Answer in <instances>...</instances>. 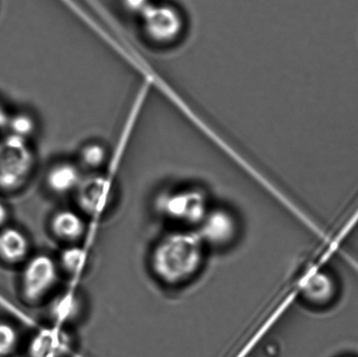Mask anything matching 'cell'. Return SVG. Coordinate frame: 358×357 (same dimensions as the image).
<instances>
[{
  "mask_svg": "<svg viewBox=\"0 0 358 357\" xmlns=\"http://www.w3.org/2000/svg\"><path fill=\"white\" fill-rule=\"evenodd\" d=\"M206 248L196 231H174L161 238L153 247L150 268L164 284H185L201 271Z\"/></svg>",
  "mask_w": 358,
  "mask_h": 357,
  "instance_id": "1",
  "label": "cell"
},
{
  "mask_svg": "<svg viewBox=\"0 0 358 357\" xmlns=\"http://www.w3.org/2000/svg\"><path fill=\"white\" fill-rule=\"evenodd\" d=\"M155 205L164 218L189 228H196L212 207L205 189L196 185L161 192Z\"/></svg>",
  "mask_w": 358,
  "mask_h": 357,
  "instance_id": "2",
  "label": "cell"
},
{
  "mask_svg": "<svg viewBox=\"0 0 358 357\" xmlns=\"http://www.w3.org/2000/svg\"><path fill=\"white\" fill-rule=\"evenodd\" d=\"M30 141L7 135L0 141V189L16 191L29 181L36 166Z\"/></svg>",
  "mask_w": 358,
  "mask_h": 357,
  "instance_id": "3",
  "label": "cell"
},
{
  "mask_svg": "<svg viewBox=\"0 0 358 357\" xmlns=\"http://www.w3.org/2000/svg\"><path fill=\"white\" fill-rule=\"evenodd\" d=\"M140 17L145 36L159 45L178 43L187 27L185 14L171 3L153 2Z\"/></svg>",
  "mask_w": 358,
  "mask_h": 357,
  "instance_id": "4",
  "label": "cell"
},
{
  "mask_svg": "<svg viewBox=\"0 0 358 357\" xmlns=\"http://www.w3.org/2000/svg\"><path fill=\"white\" fill-rule=\"evenodd\" d=\"M59 278V265L50 255L38 254L28 258L21 276L24 298L36 303L55 288Z\"/></svg>",
  "mask_w": 358,
  "mask_h": 357,
  "instance_id": "5",
  "label": "cell"
},
{
  "mask_svg": "<svg viewBox=\"0 0 358 357\" xmlns=\"http://www.w3.org/2000/svg\"><path fill=\"white\" fill-rule=\"evenodd\" d=\"M196 232L206 247L221 249L236 241L240 228L237 217L230 210L210 207Z\"/></svg>",
  "mask_w": 358,
  "mask_h": 357,
  "instance_id": "6",
  "label": "cell"
},
{
  "mask_svg": "<svg viewBox=\"0 0 358 357\" xmlns=\"http://www.w3.org/2000/svg\"><path fill=\"white\" fill-rule=\"evenodd\" d=\"M79 208L90 217L103 215L112 203L114 187L110 178L100 173L85 175L75 192Z\"/></svg>",
  "mask_w": 358,
  "mask_h": 357,
  "instance_id": "7",
  "label": "cell"
},
{
  "mask_svg": "<svg viewBox=\"0 0 358 357\" xmlns=\"http://www.w3.org/2000/svg\"><path fill=\"white\" fill-rule=\"evenodd\" d=\"M338 293L335 276L322 269L308 272L301 286L303 302L315 309H325L335 302Z\"/></svg>",
  "mask_w": 358,
  "mask_h": 357,
  "instance_id": "8",
  "label": "cell"
},
{
  "mask_svg": "<svg viewBox=\"0 0 358 357\" xmlns=\"http://www.w3.org/2000/svg\"><path fill=\"white\" fill-rule=\"evenodd\" d=\"M71 337L62 327L43 328L34 335L28 346L29 357H64L71 348Z\"/></svg>",
  "mask_w": 358,
  "mask_h": 357,
  "instance_id": "9",
  "label": "cell"
},
{
  "mask_svg": "<svg viewBox=\"0 0 358 357\" xmlns=\"http://www.w3.org/2000/svg\"><path fill=\"white\" fill-rule=\"evenodd\" d=\"M85 174L78 163L69 160L52 164L45 173V184L55 195L75 194Z\"/></svg>",
  "mask_w": 358,
  "mask_h": 357,
  "instance_id": "10",
  "label": "cell"
},
{
  "mask_svg": "<svg viewBox=\"0 0 358 357\" xmlns=\"http://www.w3.org/2000/svg\"><path fill=\"white\" fill-rule=\"evenodd\" d=\"M50 228L58 240L75 244L84 236L87 226L80 213L70 209H62L52 217Z\"/></svg>",
  "mask_w": 358,
  "mask_h": 357,
  "instance_id": "11",
  "label": "cell"
},
{
  "mask_svg": "<svg viewBox=\"0 0 358 357\" xmlns=\"http://www.w3.org/2000/svg\"><path fill=\"white\" fill-rule=\"evenodd\" d=\"M30 242L22 231L15 227L0 230V258L10 264H19L28 258Z\"/></svg>",
  "mask_w": 358,
  "mask_h": 357,
  "instance_id": "12",
  "label": "cell"
},
{
  "mask_svg": "<svg viewBox=\"0 0 358 357\" xmlns=\"http://www.w3.org/2000/svg\"><path fill=\"white\" fill-rule=\"evenodd\" d=\"M49 311L57 326H65L78 319L82 314V299L78 293L68 290L52 300Z\"/></svg>",
  "mask_w": 358,
  "mask_h": 357,
  "instance_id": "13",
  "label": "cell"
},
{
  "mask_svg": "<svg viewBox=\"0 0 358 357\" xmlns=\"http://www.w3.org/2000/svg\"><path fill=\"white\" fill-rule=\"evenodd\" d=\"M108 152L103 143L92 142L83 145L80 150L78 163L83 168L97 173L107 163Z\"/></svg>",
  "mask_w": 358,
  "mask_h": 357,
  "instance_id": "14",
  "label": "cell"
},
{
  "mask_svg": "<svg viewBox=\"0 0 358 357\" xmlns=\"http://www.w3.org/2000/svg\"><path fill=\"white\" fill-rule=\"evenodd\" d=\"M87 254L84 248L72 244L65 248L59 255V265L66 274L78 275L85 270Z\"/></svg>",
  "mask_w": 358,
  "mask_h": 357,
  "instance_id": "15",
  "label": "cell"
},
{
  "mask_svg": "<svg viewBox=\"0 0 358 357\" xmlns=\"http://www.w3.org/2000/svg\"><path fill=\"white\" fill-rule=\"evenodd\" d=\"M36 119L28 112H19L10 115L7 131L8 134L30 141L37 131Z\"/></svg>",
  "mask_w": 358,
  "mask_h": 357,
  "instance_id": "16",
  "label": "cell"
},
{
  "mask_svg": "<svg viewBox=\"0 0 358 357\" xmlns=\"http://www.w3.org/2000/svg\"><path fill=\"white\" fill-rule=\"evenodd\" d=\"M17 328L7 321H0V357L12 355L19 344Z\"/></svg>",
  "mask_w": 358,
  "mask_h": 357,
  "instance_id": "17",
  "label": "cell"
},
{
  "mask_svg": "<svg viewBox=\"0 0 358 357\" xmlns=\"http://www.w3.org/2000/svg\"><path fill=\"white\" fill-rule=\"evenodd\" d=\"M152 3V0H122V6L128 13L138 16H141Z\"/></svg>",
  "mask_w": 358,
  "mask_h": 357,
  "instance_id": "18",
  "label": "cell"
},
{
  "mask_svg": "<svg viewBox=\"0 0 358 357\" xmlns=\"http://www.w3.org/2000/svg\"><path fill=\"white\" fill-rule=\"evenodd\" d=\"M10 117V115L8 113V111L6 110V108L3 107V105L0 104V129H7Z\"/></svg>",
  "mask_w": 358,
  "mask_h": 357,
  "instance_id": "19",
  "label": "cell"
},
{
  "mask_svg": "<svg viewBox=\"0 0 358 357\" xmlns=\"http://www.w3.org/2000/svg\"><path fill=\"white\" fill-rule=\"evenodd\" d=\"M9 212L5 204L0 201V227H2L8 220Z\"/></svg>",
  "mask_w": 358,
  "mask_h": 357,
  "instance_id": "20",
  "label": "cell"
}]
</instances>
